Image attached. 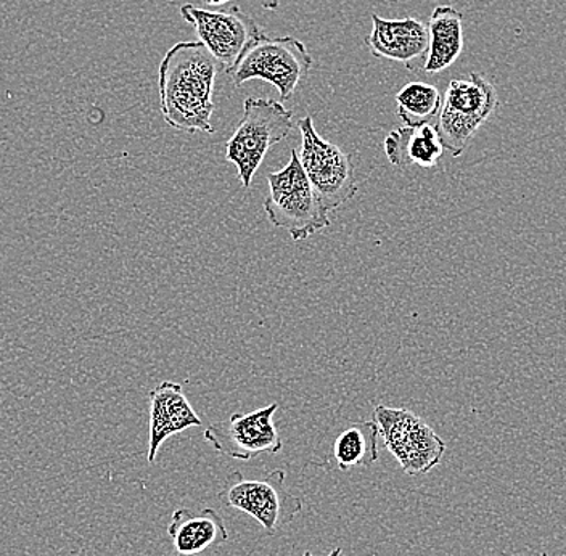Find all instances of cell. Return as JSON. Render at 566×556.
<instances>
[{"mask_svg": "<svg viewBox=\"0 0 566 556\" xmlns=\"http://www.w3.org/2000/svg\"><path fill=\"white\" fill-rule=\"evenodd\" d=\"M222 66L197 42H177L158 71L159 105L166 124L179 133L214 134V83Z\"/></svg>", "mask_w": 566, "mask_h": 556, "instance_id": "obj_1", "label": "cell"}, {"mask_svg": "<svg viewBox=\"0 0 566 556\" xmlns=\"http://www.w3.org/2000/svg\"><path fill=\"white\" fill-rule=\"evenodd\" d=\"M269 195L264 211L269 222L286 230L295 242L310 239L331 227L328 209L304 172L298 150H292L289 165L268 175Z\"/></svg>", "mask_w": 566, "mask_h": 556, "instance_id": "obj_2", "label": "cell"}, {"mask_svg": "<svg viewBox=\"0 0 566 556\" xmlns=\"http://www.w3.org/2000/svg\"><path fill=\"white\" fill-rule=\"evenodd\" d=\"M292 119V109L282 102L253 97L243 102L242 122L226 145V159L235 166L243 189H250L268 151L289 136Z\"/></svg>", "mask_w": 566, "mask_h": 556, "instance_id": "obj_3", "label": "cell"}, {"mask_svg": "<svg viewBox=\"0 0 566 556\" xmlns=\"http://www.w3.org/2000/svg\"><path fill=\"white\" fill-rule=\"evenodd\" d=\"M497 105V91L483 74L472 71L469 80H452L442 95L434 126L446 150L451 151L452 157H460Z\"/></svg>", "mask_w": 566, "mask_h": 556, "instance_id": "obj_4", "label": "cell"}, {"mask_svg": "<svg viewBox=\"0 0 566 556\" xmlns=\"http://www.w3.org/2000/svg\"><path fill=\"white\" fill-rule=\"evenodd\" d=\"M313 65V55L298 39L292 35H264L250 48L230 74L235 87H242L251 80H263L277 88L279 97L286 102L293 97Z\"/></svg>", "mask_w": 566, "mask_h": 556, "instance_id": "obj_5", "label": "cell"}, {"mask_svg": "<svg viewBox=\"0 0 566 556\" xmlns=\"http://www.w3.org/2000/svg\"><path fill=\"white\" fill-rule=\"evenodd\" d=\"M285 478L282 470L271 471L264 480H247L240 471H232L218 497L222 505L247 513L275 536L303 510L301 499L286 491Z\"/></svg>", "mask_w": 566, "mask_h": 556, "instance_id": "obj_6", "label": "cell"}, {"mask_svg": "<svg viewBox=\"0 0 566 556\" xmlns=\"http://www.w3.org/2000/svg\"><path fill=\"white\" fill-rule=\"evenodd\" d=\"M301 165L328 211H335L357 193L354 155L338 145L322 139L311 116L298 122Z\"/></svg>", "mask_w": 566, "mask_h": 556, "instance_id": "obj_7", "label": "cell"}, {"mask_svg": "<svg viewBox=\"0 0 566 556\" xmlns=\"http://www.w3.org/2000/svg\"><path fill=\"white\" fill-rule=\"evenodd\" d=\"M374 421L384 438L385 448L410 476L430 473L440 465L446 452L444 441L424 420L407 409L377 406Z\"/></svg>", "mask_w": 566, "mask_h": 556, "instance_id": "obj_8", "label": "cell"}, {"mask_svg": "<svg viewBox=\"0 0 566 556\" xmlns=\"http://www.w3.org/2000/svg\"><path fill=\"white\" fill-rule=\"evenodd\" d=\"M180 17L197 31L201 44L218 60L226 73H232L250 48L265 35L260 24L237 7L208 10L184 3Z\"/></svg>", "mask_w": 566, "mask_h": 556, "instance_id": "obj_9", "label": "cell"}, {"mask_svg": "<svg viewBox=\"0 0 566 556\" xmlns=\"http://www.w3.org/2000/svg\"><path fill=\"white\" fill-rule=\"evenodd\" d=\"M279 403L272 402L250 413H233L229 420L212 423L205 431V439L216 452L230 459H256L261 453L282 451V439L274 423Z\"/></svg>", "mask_w": 566, "mask_h": 556, "instance_id": "obj_10", "label": "cell"}, {"mask_svg": "<svg viewBox=\"0 0 566 556\" xmlns=\"http://www.w3.org/2000/svg\"><path fill=\"white\" fill-rule=\"evenodd\" d=\"M371 24L366 45L375 59L402 63L409 71L423 70L430 45L428 24L412 17L387 20L377 13H371Z\"/></svg>", "mask_w": 566, "mask_h": 556, "instance_id": "obj_11", "label": "cell"}, {"mask_svg": "<svg viewBox=\"0 0 566 556\" xmlns=\"http://www.w3.org/2000/svg\"><path fill=\"white\" fill-rule=\"evenodd\" d=\"M193 427H201V418L190 406L179 382L163 381L157 388L151 389L148 463L155 462L159 448L165 444L166 439Z\"/></svg>", "mask_w": 566, "mask_h": 556, "instance_id": "obj_12", "label": "cell"}, {"mask_svg": "<svg viewBox=\"0 0 566 556\" xmlns=\"http://www.w3.org/2000/svg\"><path fill=\"white\" fill-rule=\"evenodd\" d=\"M168 536L176 554L192 556L229 541L224 520L216 510L177 508L172 512Z\"/></svg>", "mask_w": 566, "mask_h": 556, "instance_id": "obj_13", "label": "cell"}, {"mask_svg": "<svg viewBox=\"0 0 566 556\" xmlns=\"http://www.w3.org/2000/svg\"><path fill=\"white\" fill-rule=\"evenodd\" d=\"M444 145L437 127L424 124L420 127H399L385 139V154L389 162L398 168L420 166L433 168L444 155Z\"/></svg>", "mask_w": 566, "mask_h": 556, "instance_id": "obj_14", "label": "cell"}, {"mask_svg": "<svg viewBox=\"0 0 566 556\" xmlns=\"http://www.w3.org/2000/svg\"><path fill=\"white\" fill-rule=\"evenodd\" d=\"M427 74L442 73L458 62L463 51V13L452 6H438L428 21Z\"/></svg>", "mask_w": 566, "mask_h": 556, "instance_id": "obj_15", "label": "cell"}, {"mask_svg": "<svg viewBox=\"0 0 566 556\" xmlns=\"http://www.w3.org/2000/svg\"><path fill=\"white\" fill-rule=\"evenodd\" d=\"M378 431L375 421H360L336 436L332 460L342 471L369 469L378 460Z\"/></svg>", "mask_w": 566, "mask_h": 556, "instance_id": "obj_16", "label": "cell"}, {"mask_svg": "<svg viewBox=\"0 0 566 556\" xmlns=\"http://www.w3.org/2000/svg\"><path fill=\"white\" fill-rule=\"evenodd\" d=\"M441 104L442 95L438 87L420 81L406 84L396 95L399 119L407 127H420L434 122L440 115Z\"/></svg>", "mask_w": 566, "mask_h": 556, "instance_id": "obj_17", "label": "cell"}, {"mask_svg": "<svg viewBox=\"0 0 566 556\" xmlns=\"http://www.w3.org/2000/svg\"><path fill=\"white\" fill-rule=\"evenodd\" d=\"M207 6L222 7L226 3L233 2V0H203ZM282 0H260L261 7L265 10H277L281 7Z\"/></svg>", "mask_w": 566, "mask_h": 556, "instance_id": "obj_18", "label": "cell"}, {"mask_svg": "<svg viewBox=\"0 0 566 556\" xmlns=\"http://www.w3.org/2000/svg\"><path fill=\"white\" fill-rule=\"evenodd\" d=\"M303 556H314V555L311 554V552H304ZM327 556H342V548H335V550H332L331 554H328Z\"/></svg>", "mask_w": 566, "mask_h": 556, "instance_id": "obj_19", "label": "cell"}]
</instances>
